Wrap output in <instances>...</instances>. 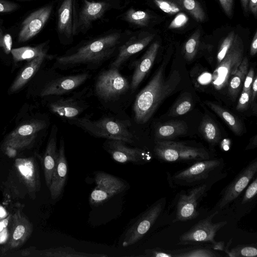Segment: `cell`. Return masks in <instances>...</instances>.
<instances>
[{"mask_svg": "<svg viewBox=\"0 0 257 257\" xmlns=\"http://www.w3.org/2000/svg\"><path fill=\"white\" fill-rule=\"evenodd\" d=\"M132 31L112 29L98 35L81 41L63 55L56 58V62L64 68L80 65L99 64L110 58Z\"/></svg>", "mask_w": 257, "mask_h": 257, "instance_id": "obj_1", "label": "cell"}, {"mask_svg": "<svg viewBox=\"0 0 257 257\" xmlns=\"http://www.w3.org/2000/svg\"><path fill=\"white\" fill-rule=\"evenodd\" d=\"M166 64L163 62L157 70L147 85L136 96L133 109L134 119L138 124L147 122L166 98L177 90L181 81L177 70L165 74Z\"/></svg>", "mask_w": 257, "mask_h": 257, "instance_id": "obj_2", "label": "cell"}, {"mask_svg": "<svg viewBox=\"0 0 257 257\" xmlns=\"http://www.w3.org/2000/svg\"><path fill=\"white\" fill-rule=\"evenodd\" d=\"M68 121L95 137L121 141L126 143L134 142L133 135L129 129L131 123L128 120L108 117L95 120L86 117H75L68 119Z\"/></svg>", "mask_w": 257, "mask_h": 257, "instance_id": "obj_3", "label": "cell"}, {"mask_svg": "<svg viewBox=\"0 0 257 257\" xmlns=\"http://www.w3.org/2000/svg\"><path fill=\"white\" fill-rule=\"evenodd\" d=\"M131 0H79L77 35L85 34L112 12L124 10Z\"/></svg>", "mask_w": 257, "mask_h": 257, "instance_id": "obj_4", "label": "cell"}, {"mask_svg": "<svg viewBox=\"0 0 257 257\" xmlns=\"http://www.w3.org/2000/svg\"><path fill=\"white\" fill-rule=\"evenodd\" d=\"M56 29L61 44H71L77 36L79 0H55Z\"/></svg>", "mask_w": 257, "mask_h": 257, "instance_id": "obj_5", "label": "cell"}, {"mask_svg": "<svg viewBox=\"0 0 257 257\" xmlns=\"http://www.w3.org/2000/svg\"><path fill=\"white\" fill-rule=\"evenodd\" d=\"M154 151L160 160L166 162H197L210 159L208 152L203 148L170 140L158 141Z\"/></svg>", "mask_w": 257, "mask_h": 257, "instance_id": "obj_6", "label": "cell"}, {"mask_svg": "<svg viewBox=\"0 0 257 257\" xmlns=\"http://www.w3.org/2000/svg\"><path fill=\"white\" fill-rule=\"evenodd\" d=\"M243 50L241 39L235 35L229 50L213 72L211 84L216 90H220L227 86L243 59Z\"/></svg>", "mask_w": 257, "mask_h": 257, "instance_id": "obj_7", "label": "cell"}, {"mask_svg": "<svg viewBox=\"0 0 257 257\" xmlns=\"http://www.w3.org/2000/svg\"><path fill=\"white\" fill-rule=\"evenodd\" d=\"M223 165V160L221 159L195 162L190 167L175 173L172 176V181L181 186L200 184L220 171Z\"/></svg>", "mask_w": 257, "mask_h": 257, "instance_id": "obj_8", "label": "cell"}, {"mask_svg": "<svg viewBox=\"0 0 257 257\" xmlns=\"http://www.w3.org/2000/svg\"><path fill=\"white\" fill-rule=\"evenodd\" d=\"M130 88L127 80L118 69L111 68L101 72L95 84V92L101 98L110 100L125 93Z\"/></svg>", "mask_w": 257, "mask_h": 257, "instance_id": "obj_9", "label": "cell"}, {"mask_svg": "<svg viewBox=\"0 0 257 257\" xmlns=\"http://www.w3.org/2000/svg\"><path fill=\"white\" fill-rule=\"evenodd\" d=\"M94 180L96 186L89 197L90 203L93 206L104 203L113 196L123 191L127 186L123 180L102 171L94 173Z\"/></svg>", "mask_w": 257, "mask_h": 257, "instance_id": "obj_10", "label": "cell"}, {"mask_svg": "<svg viewBox=\"0 0 257 257\" xmlns=\"http://www.w3.org/2000/svg\"><path fill=\"white\" fill-rule=\"evenodd\" d=\"M216 211L206 218L200 220L189 230L179 237V243L192 244L197 243L210 242L214 243L217 232L227 224L225 221L212 222L213 217L218 213Z\"/></svg>", "mask_w": 257, "mask_h": 257, "instance_id": "obj_11", "label": "cell"}, {"mask_svg": "<svg viewBox=\"0 0 257 257\" xmlns=\"http://www.w3.org/2000/svg\"><path fill=\"white\" fill-rule=\"evenodd\" d=\"M165 202L160 200L155 202L127 229L123 240V247L136 243L145 236L161 214Z\"/></svg>", "mask_w": 257, "mask_h": 257, "instance_id": "obj_12", "label": "cell"}, {"mask_svg": "<svg viewBox=\"0 0 257 257\" xmlns=\"http://www.w3.org/2000/svg\"><path fill=\"white\" fill-rule=\"evenodd\" d=\"M155 34L145 31H132L117 50V55L110 65L111 68L118 69L133 55L146 48L154 39Z\"/></svg>", "mask_w": 257, "mask_h": 257, "instance_id": "obj_13", "label": "cell"}, {"mask_svg": "<svg viewBox=\"0 0 257 257\" xmlns=\"http://www.w3.org/2000/svg\"><path fill=\"white\" fill-rule=\"evenodd\" d=\"M205 182L180 195L176 207V219L186 221L196 218L199 215L197 206L200 200L208 190Z\"/></svg>", "mask_w": 257, "mask_h": 257, "instance_id": "obj_14", "label": "cell"}, {"mask_svg": "<svg viewBox=\"0 0 257 257\" xmlns=\"http://www.w3.org/2000/svg\"><path fill=\"white\" fill-rule=\"evenodd\" d=\"M257 172V160L255 159L244 168L225 188L217 206L222 209L234 200L249 184Z\"/></svg>", "mask_w": 257, "mask_h": 257, "instance_id": "obj_15", "label": "cell"}, {"mask_svg": "<svg viewBox=\"0 0 257 257\" xmlns=\"http://www.w3.org/2000/svg\"><path fill=\"white\" fill-rule=\"evenodd\" d=\"M54 6L51 2L31 13L24 20L18 36L19 42H26L42 30L51 16Z\"/></svg>", "mask_w": 257, "mask_h": 257, "instance_id": "obj_16", "label": "cell"}, {"mask_svg": "<svg viewBox=\"0 0 257 257\" xmlns=\"http://www.w3.org/2000/svg\"><path fill=\"white\" fill-rule=\"evenodd\" d=\"M125 143L121 141L108 140L105 147L112 158L118 163H143L150 160V156L145 151L129 147Z\"/></svg>", "mask_w": 257, "mask_h": 257, "instance_id": "obj_17", "label": "cell"}, {"mask_svg": "<svg viewBox=\"0 0 257 257\" xmlns=\"http://www.w3.org/2000/svg\"><path fill=\"white\" fill-rule=\"evenodd\" d=\"M12 217V227L10 238L3 249V252L22 246L33 232L32 224L21 209L16 211Z\"/></svg>", "mask_w": 257, "mask_h": 257, "instance_id": "obj_18", "label": "cell"}, {"mask_svg": "<svg viewBox=\"0 0 257 257\" xmlns=\"http://www.w3.org/2000/svg\"><path fill=\"white\" fill-rule=\"evenodd\" d=\"M90 77L88 73L66 76L48 83L42 89L40 95H59L69 92L82 84Z\"/></svg>", "mask_w": 257, "mask_h": 257, "instance_id": "obj_19", "label": "cell"}, {"mask_svg": "<svg viewBox=\"0 0 257 257\" xmlns=\"http://www.w3.org/2000/svg\"><path fill=\"white\" fill-rule=\"evenodd\" d=\"M15 166L30 193H35L41 187L40 174L37 162L32 157L17 158Z\"/></svg>", "mask_w": 257, "mask_h": 257, "instance_id": "obj_20", "label": "cell"}, {"mask_svg": "<svg viewBox=\"0 0 257 257\" xmlns=\"http://www.w3.org/2000/svg\"><path fill=\"white\" fill-rule=\"evenodd\" d=\"M67 162L65 154L64 142L63 138L60 141L57 150V158L50 186L49 188L51 198H58L61 194L67 177Z\"/></svg>", "mask_w": 257, "mask_h": 257, "instance_id": "obj_21", "label": "cell"}, {"mask_svg": "<svg viewBox=\"0 0 257 257\" xmlns=\"http://www.w3.org/2000/svg\"><path fill=\"white\" fill-rule=\"evenodd\" d=\"M160 44L158 41L152 43L144 55L135 62V69L130 87L134 92L153 66L158 54Z\"/></svg>", "mask_w": 257, "mask_h": 257, "instance_id": "obj_22", "label": "cell"}, {"mask_svg": "<svg viewBox=\"0 0 257 257\" xmlns=\"http://www.w3.org/2000/svg\"><path fill=\"white\" fill-rule=\"evenodd\" d=\"M56 133L55 127H53L43 159L44 177L48 188L51 184L57 158Z\"/></svg>", "mask_w": 257, "mask_h": 257, "instance_id": "obj_23", "label": "cell"}, {"mask_svg": "<svg viewBox=\"0 0 257 257\" xmlns=\"http://www.w3.org/2000/svg\"><path fill=\"white\" fill-rule=\"evenodd\" d=\"M49 108L53 113L68 119L77 117L85 108L80 102L72 98L58 99L51 102Z\"/></svg>", "mask_w": 257, "mask_h": 257, "instance_id": "obj_24", "label": "cell"}, {"mask_svg": "<svg viewBox=\"0 0 257 257\" xmlns=\"http://www.w3.org/2000/svg\"><path fill=\"white\" fill-rule=\"evenodd\" d=\"M153 18L149 11L137 10L131 7L118 15L116 19L125 22L130 28L138 29L149 26Z\"/></svg>", "mask_w": 257, "mask_h": 257, "instance_id": "obj_25", "label": "cell"}, {"mask_svg": "<svg viewBox=\"0 0 257 257\" xmlns=\"http://www.w3.org/2000/svg\"><path fill=\"white\" fill-rule=\"evenodd\" d=\"M47 54L39 56L31 60L20 72L10 88V93H14L25 85L37 72Z\"/></svg>", "mask_w": 257, "mask_h": 257, "instance_id": "obj_26", "label": "cell"}, {"mask_svg": "<svg viewBox=\"0 0 257 257\" xmlns=\"http://www.w3.org/2000/svg\"><path fill=\"white\" fill-rule=\"evenodd\" d=\"M188 126L182 120H171L158 125L155 132V137L161 141L170 140L186 133Z\"/></svg>", "mask_w": 257, "mask_h": 257, "instance_id": "obj_27", "label": "cell"}, {"mask_svg": "<svg viewBox=\"0 0 257 257\" xmlns=\"http://www.w3.org/2000/svg\"><path fill=\"white\" fill-rule=\"evenodd\" d=\"M248 70L247 57L243 58L235 73L231 77L228 83V93L234 100L241 90L245 77Z\"/></svg>", "mask_w": 257, "mask_h": 257, "instance_id": "obj_28", "label": "cell"}, {"mask_svg": "<svg viewBox=\"0 0 257 257\" xmlns=\"http://www.w3.org/2000/svg\"><path fill=\"white\" fill-rule=\"evenodd\" d=\"M204 103L227 124L236 135H242V125L239 120L234 115L220 105L211 101H206Z\"/></svg>", "mask_w": 257, "mask_h": 257, "instance_id": "obj_29", "label": "cell"}, {"mask_svg": "<svg viewBox=\"0 0 257 257\" xmlns=\"http://www.w3.org/2000/svg\"><path fill=\"white\" fill-rule=\"evenodd\" d=\"M48 41L35 47H22L12 49L11 53L15 62L23 60L31 61L35 58L47 54Z\"/></svg>", "mask_w": 257, "mask_h": 257, "instance_id": "obj_30", "label": "cell"}, {"mask_svg": "<svg viewBox=\"0 0 257 257\" xmlns=\"http://www.w3.org/2000/svg\"><path fill=\"white\" fill-rule=\"evenodd\" d=\"M37 256L50 257H105L104 254H90L76 251L70 247H58L48 249L36 251Z\"/></svg>", "mask_w": 257, "mask_h": 257, "instance_id": "obj_31", "label": "cell"}, {"mask_svg": "<svg viewBox=\"0 0 257 257\" xmlns=\"http://www.w3.org/2000/svg\"><path fill=\"white\" fill-rule=\"evenodd\" d=\"M46 126V122L41 120H34L25 123L15 129L8 135L6 139L25 138L36 135Z\"/></svg>", "mask_w": 257, "mask_h": 257, "instance_id": "obj_32", "label": "cell"}, {"mask_svg": "<svg viewBox=\"0 0 257 257\" xmlns=\"http://www.w3.org/2000/svg\"><path fill=\"white\" fill-rule=\"evenodd\" d=\"M199 129L204 139L212 145L217 144L221 139L217 125L211 118L207 115L202 119Z\"/></svg>", "mask_w": 257, "mask_h": 257, "instance_id": "obj_33", "label": "cell"}, {"mask_svg": "<svg viewBox=\"0 0 257 257\" xmlns=\"http://www.w3.org/2000/svg\"><path fill=\"white\" fill-rule=\"evenodd\" d=\"M174 257H218L220 255L213 250L205 247H192L173 250Z\"/></svg>", "mask_w": 257, "mask_h": 257, "instance_id": "obj_34", "label": "cell"}, {"mask_svg": "<svg viewBox=\"0 0 257 257\" xmlns=\"http://www.w3.org/2000/svg\"><path fill=\"white\" fill-rule=\"evenodd\" d=\"M184 10L187 11L197 21L203 22L205 19V13L199 2L196 0H173Z\"/></svg>", "mask_w": 257, "mask_h": 257, "instance_id": "obj_35", "label": "cell"}, {"mask_svg": "<svg viewBox=\"0 0 257 257\" xmlns=\"http://www.w3.org/2000/svg\"><path fill=\"white\" fill-rule=\"evenodd\" d=\"M192 105L191 97L188 95H184L174 103L170 109L169 115L178 116L184 115L192 109Z\"/></svg>", "mask_w": 257, "mask_h": 257, "instance_id": "obj_36", "label": "cell"}, {"mask_svg": "<svg viewBox=\"0 0 257 257\" xmlns=\"http://www.w3.org/2000/svg\"><path fill=\"white\" fill-rule=\"evenodd\" d=\"M200 31L196 30L186 42L184 48V56L188 61L192 60L195 56L199 44Z\"/></svg>", "mask_w": 257, "mask_h": 257, "instance_id": "obj_37", "label": "cell"}, {"mask_svg": "<svg viewBox=\"0 0 257 257\" xmlns=\"http://www.w3.org/2000/svg\"><path fill=\"white\" fill-rule=\"evenodd\" d=\"M230 257H255L257 249L252 245H238L229 249L225 247L224 250Z\"/></svg>", "mask_w": 257, "mask_h": 257, "instance_id": "obj_38", "label": "cell"}, {"mask_svg": "<svg viewBox=\"0 0 257 257\" xmlns=\"http://www.w3.org/2000/svg\"><path fill=\"white\" fill-rule=\"evenodd\" d=\"M36 135H33L25 138H17L5 139L3 146L7 149L21 150L28 147L35 140Z\"/></svg>", "mask_w": 257, "mask_h": 257, "instance_id": "obj_39", "label": "cell"}, {"mask_svg": "<svg viewBox=\"0 0 257 257\" xmlns=\"http://www.w3.org/2000/svg\"><path fill=\"white\" fill-rule=\"evenodd\" d=\"M152 3L164 13L169 15L178 13L184 9L177 3L170 0H152Z\"/></svg>", "mask_w": 257, "mask_h": 257, "instance_id": "obj_40", "label": "cell"}, {"mask_svg": "<svg viewBox=\"0 0 257 257\" xmlns=\"http://www.w3.org/2000/svg\"><path fill=\"white\" fill-rule=\"evenodd\" d=\"M234 31L230 32L221 43L217 54V65L224 58L231 46L235 37Z\"/></svg>", "mask_w": 257, "mask_h": 257, "instance_id": "obj_41", "label": "cell"}, {"mask_svg": "<svg viewBox=\"0 0 257 257\" xmlns=\"http://www.w3.org/2000/svg\"><path fill=\"white\" fill-rule=\"evenodd\" d=\"M257 193V178L255 177L246 189L241 204H245L253 199Z\"/></svg>", "mask_w": 257, "mask_h": 257, "instance_id": "obj_42", "label": "cell"}, {"mask_svg": "<svg viewBox=\"0 0 257 257\" xmlns=\"http://www.w3.org/2000/svg\"><path fill=\"white\" fill-rule=\"evenodd\" d=\"M250 96L251 89L242 90L236 108L238 111H243L247 108L250 100Z\"/></svg>", "mask_w": 257, "mask_h": 257, "instance_id": "obj_43", "label": "cell"}, {"mask_svg": "<svg viewBox=\"0 0 257 257\" xmlns=\"http://www.w3.org/2000/svg\"><path fill=\"white\" fill-rule=\"evenodd\" d=\"M145 256L151 257H174L172 250L161 248L148 249L144 252Z\"/></svg>", "mask_w": 257, "mask_h": 257, "instance_id": "obj_44", "label": "cell"}, {"mask_svg": "<svg viewBox=\"0 0 257 257\" xmlns=\"http://www.w3.org/2000/svg\"><path fill=\"white\" fill-rule=\"evenodd\" d=\"M13 41L11 36L9 34H4L0 29V47L3 48L7 54H9L12 51Z\"/></svg>", "mask_w": 257, "mask_h": 257, "instance_id": "obj_45", "label": "cell"}, {"mask_svg": "<svg viewBox=\"0 0 257 257\" xmlns=\"http://www.w3.org/2000/svg\"><path fill=\"white\" fill-rule=\"evenodd\" d=\"M188 21V17L183 13H180L172 21L168 28L170 29L179 28L184 26Z\"/></svg>", "mask_w": 257, "mask_h": 257, "instance_id": "obj_46", "label": "cell"}, {"mask_svg": "<svg viewBox=\"0 0 257 257\" xmlns=\"http://www.w3.org/2000/svg\"><path fill=\"white\" fill-rule=\"evenodd\" d=\"M19 5L15 3L6 0H0V13H9L15 11Z\"/></svg>", "mask_w": 257, "mask_h": 257, "instance_id": "obj_47", "label": "cell"}, {"mask_svg": "<svg viewBox=\"0 0 257 257\" xmlns=\"http://www.w3.org/2000/svg\"><path fill=\"white\" fill-rule=\"evenodd\" d=\"M254 75V71L252 68H251L248 70L243 83L242 91H246L251 89Z\"/></svg>", "mask_w": 257, "mask_h": 257, "instance_id": "obj_48", "label": "cell"}, {"mask_svg": "<svg viewBox=\"0 0 257 257\" xmlns=\"http://www.w3.org/2000/svg\"><path fill=\"white\" fill-rule=\"evenodd\" d=\"M219 1L226 15L231 18L233 12V0H219Z\"/></svg>", "mask_w": 257, "mask_h": 257, "instance_id": "obj_49", "label": "cell"}, {"mask_svg": "<svg viewBox=\"0 0 257 257\" xmlns=\"http://www.w3.org/2000/svg\"><path fill=\"white\" fill-rule=\"evenodd\" d=\"M257 94V76L254 75L251 87L250 102H253L256 99Z\"/></svg>", "mask_w": 257, "mask_h": 257, "instance_id": "obj_50", "label": "cell"}, {"mask_svg": "<svg viewBox=\"0 0 257 257\" xmlns=\"http://www.w3.org/2000/svg\"><path fill=\"white\" fill-rule=\"evenodd\" d=\"M257 52V32H255L253 37L250 49V54L251 56H254Z\"/></svg>", "mask_w": 257, "mask_h": 257, "instance_id": "obj_51", "label": "cell"}, {"mask_svg": "<svg viewBox=\"0 0 257 257\" xmlns=\"http://www.w3.org/2000/svg\"><path fill=\"white\" fill-rule=\"evenodd\" d=\"M248 8L253 16L256 17L257 14V0H249Z\"/></svg>", "mask_w": 257, "mask_h": 257, "instance_id": "obj_52", "label": "cell"}, {"mask_svg": "<svg viewBox=\"0 0 257 257\" xmlns=\"http://www.w3.org/2000/svg\"><path fill=\"white\" fill-rule=\"evenodd\" d=\"M257 146L256 136H254L249 141V144L246 146L245 150H250L256 148Z\"/></svg>", "mask_w": 257, "mask_h": 257, "instance_id": "obj_53", "label": "cell"}, {"mask_svg": "<svg viewBox=\"0 0 257 257\" xmlns=\"http://www.w3.org/2000/svg\"><path fill=\"white\" fill-rule=\"evenodd\" d=\"M212 248L215 250L224 251L225 249L224 242L223 241H215L214 243H212Z\"/></svg>", "mask_w": 257, "mask_h": 257, "instance_id": "obj_54", "label": "cell"}, {"mask_svg": "<svg viewBox=\"0 0 257 257\" xmlns=\"http://www.w3.org/2000/svg\"><path fill=\"white\" fill-rule=\"evenodd\" d=\"M241 4L243 9L244 12L246 13L248 10L249 0H240Z\"/></svg>", "mask_w": 257, "mask_h": 257, "instance_id": "obj_55", "label": "cell"}]
</instances>
